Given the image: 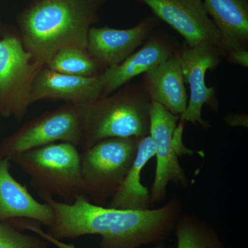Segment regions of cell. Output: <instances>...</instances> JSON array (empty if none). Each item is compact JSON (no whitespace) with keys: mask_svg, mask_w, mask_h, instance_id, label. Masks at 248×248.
<instances>
[{"mask_svg":"<svg viewBox=\"0 0 248 248\" xmlns=\"http://www.w3.org/2000/svg\"><path fill=\"white\" fill-rule=\"evenodd\" d=\"M40 196L54 212L48 234L61 241L99 235L100 248H138L161 244L174 231L182 215V204L177 198L159 208L130 210L91 203L84 195L77 196L72 203L58 202L48 194Z\"/></svg>","mask_w":248,"mask_h":248,"instance_id":"1","label":"cell"},{"mask_svg":"<svg viewBox=\"0 0 248 248\" xmlns=\"http://www.w3.org/2000/svg\"><path fill=\"white\" fill-rule=\"evenodd\" d=\"M103 0H40L23 15L21 40L32 61L46 66L66 48H87L91 26Z\"/></svg>","mask_w":248,"mask_h":248,"instance_id":"2","label":"cell"},{"mask_svg":"<svg viewBox=\"0 0 248 248\" xmlns=\"http://www.w3.org/2000/svg\"><path fill=\"white\" fill-rule=\"evenodd\" d=\"M151 102L140 82L126 84L106 97L76 105L83 149L106 139L141 138L149 135Z\"/></svg>","mask_w":248,"mask_h":248,"instance_id":"3","label":"cell"},{"mask_svg":"<svg viewBox=\"0 0 248 248\" xmlns=\"http://www.w3.org/2000/svg\"><path fill=\"white\" fill-rule=\"evenodd\" d=\"M67 142L47 146L14 155L10 161L30 178V184L39 193L58 196L72 203L84 195L81 175V155Z\"/></svg>","mask_w":248,"mask_h":248,"instance_id":"4","label":"cell"},{"mask_svg":"<svg viewBox=\"0 0 248 248\" xmlns=\"http://www.w3.org/2000/svg\"><path fill=\"white\" fill-rule=\"evenodd\" d=\"M139 139H106L81 155L85 195L97 205L105 203L118 190L136 156Z\"/></svg>","mask_w":248,"mask_h":248,"instance_id":"5","label":"cell"},{"mask_svg":"<svg viewBox=\"0 0 248 248\" xmlns=\"http://www.w3.org/2000/svg\"><path fill=\"white\" fill-rule=\"evenodd\" d=\"M58 141L82 146V129L75 104L66 103L23 124L0 143V157L10 159L14 155Z\"/></svg>","mask_w":248,"mask_h":248,"instance_id":"6","label":"cell"},{"mask_svg":"<svg viewBox=\"0 0 248 248\" xmlns=\"http://www.w3.org/2000/svg\"><path fill=\"white\" fill-rule=\"evenodd\" d=\"M43 67L32 61L20 37L4 36L0 40V112L20 122L31 106L32 82Z\"/></svg>","mask_w":248,"mask_h":248,"instance_id":"7","label":"cell"},{"mask_svg":"<svg viewBox=\"0 0 248 248\" xmlns=\"http://www.w3.org/2000/svg\"><path fill=\"white\" fill-rule=\"evenodd\" d=\"M176 55L180 61L184 81L189 85L190 99L179 120L202 125L208 128V122L202 118V108L208 105L213 110H218L216 90L208 87L205 77L207 71L218 66L223 58L221 50L216 46L200 45L190 47L184 44L178 48Z\"/></svg>","mask_w":248,"mask_h":248,"instance_id":"8","label":"cell"},{"mask_svg":"<svg viewBox=\"0 0 248 248\" xmlns=\"http://www.w3.org/2000/svg\"><path fill=\"white\" fill-rule=\"evenodd\" d=\"M179 116L173 115L161 104L151 102L150 132L156 158L154 182L150 196L151 203L164 200L170 183L187 187L188 180L178 159V150L173 141Z\"/></svg>","mask_w":248,"mask_h":248,"instance_id":"9","label":"cell"},{"mask_svg":"<svg viewBox=\"0 0 248 248\" xmlns=\"http://www.w3.org/2000/svg\"><path fill=\"white\" fill-rule=\"evenodd\" d=\"M146 5L161 22L184 37L190 47L213 45L219 48L221 35L202 0H136Z\"/></svg>","mask_w":248,"mask_h":248,"instance_id":"10","label":"cell"},{"mask_svg":"<svg viewBox=\"0 0 248 248\" xmlns=\"http://www.w3.org/2000/svg\"><path fill=\"white\" fill-rule=\"evenodd\" d=\"M160 24L161 21L153 15L143 17L130 29L91 27L86 50L104 71L120 64L136 51Z\"/></svg>","mask_w":248,"mask_h":248,"instance_id":"11","label":"cell"},{"mask_svg":"<svg viewBox=\"0 0 248 248\" xmlns=\"http://www.w3.org/2000/svg\"><path fill=\"white\" fill-rule=\"evenodd\" d=\"M169 37L155 29L141 48L120 64L104 70L101 74L102 97L112 94L135 77L144 74L173 56L178 48Z\"/></svg>","mask_w":248,"mask_h":248,"instance_id":"12","label":"cell"},{"mask_svg":"<svg viewBox=\"0 0 248 248\" xmlns=\"http://www.w3.org/2000/svg\"><path fill=\"white\" fill-rule=\"evenodd\" d=\"M101 74L91 78L72 76L45 66L39 71L32 82L31 105L42 100H62L78 105L102 97Z\"/></svg>","mask_w":248,"mask_h":248,"instance_id":"13","label":"cell"},{"mask_svg":"<svg viewBox=\"0 0 248 248\" xmlns=\"http://www.w3.org/2000/svg\"><path fill=\"white\" fill-rule=\"evenodd\" d=\"M11 163L8 158L0 157V221L24 218L51 226L53 210L48 204L36 200L15 179L10 172Z\"/></svg>","mask_w":248,"mask_h":248,"instance_id":"14","label":"cell"},{"mask_svg":"<svg viewBox=\"0 0 248 248\" xmlns=\"http://www.w3.org/2000/svg\"><path fill=\"white\" fill-rule=\"evenodd\" d=\"M142 84L152 102L161 104L173 115L179 117L186 110L188 99L176 53L144 73Z\"/></svg>","mask_w":248,"mask_h":248,"instance_id":"15","label":"cell"},{"mask_svg":"<svg viewBox=\"0 0 248 248\" xmlns=\"http://www.w3.org/2000/svg\"><path fill=\"white\" fill-rule=\"evenodd\" d=\"M204 6L221 35L225 58L232 50L248 48V0H203Z\"/></svg>","mask_w":248,"mask_h":248,"instance_id":"16","label":"cell"},{"mask_svg":"<svg viewBox=\"0 0 248 248\" xmlns=\"http://www.w3.org/2000/svg\"><path fill=\"white\" fill-rule=\"evenodd\" d=\"M155 155L154 143L151 136L148 135L139 139L138 151L133 164L107 207L130 210L150 209V191L142 185L141 174L142 170Z\"/></svg>","mask_w":248,"mask_h":248,"instance_id":"17","label":"cell"},{"mask_svg":"<svg viewBox=\"0 0 248 248\" xmlns=\"http://www.w3.org/2000/svg\"><path fill=\"white\" fill-rule=\"evenodd\" d=\"M174 231L176 248H226L214 227L196 215H181Z\"/></svg>","mask_w":248,"mask_h":248,"instance_id":"18","label":"cell"},{"mask_svg":"<svg viewBox=\"0 0 248 248\" xmlns=\"http://www.w3.org/2000/svg\"><path fill=\"white\" fill-rule=\"evenodd\" d=\"M46 66L63 74L89 78L99 76L104 71L86 49L79 48L62 49L54 55Z\"/></svg>","mask_w":248,"mask_h":248,"instance_id":"19","label":"cell"},{"mask_svg":"<svg viewBox=\"0 0 248 248\" xmlns=\"http://www.w3.org/2000/svg\"><path fill=\"white\" fill-rule=\"evenodd\" d=\"M49 244L40 236L23 233L9 221H0V248H47Z\"/></svg>","mask_w":248,"mask_h":248,"instance_id":"20","label":"cell"},{"mask_svg":"<svg viewBox=\"0 0 248 248\" xmlns=\"http://www.w3.org/2000/svg\"><path fill=\"white\" fill-rule=\"evenodd\" d=\"M10 223H12L14 226L20 231H25L32 232L35 233L37 236H40L42 239L46 240L49 244L53 245L54 246L58 248H78L73 244H67L63 242L61 240H58L48 234L46 232H45L42 228L39 226L38 224H36L34 222L31 221V220L24 219V218H16L9 221ZM153 248H166L164 244H158Z\"/></svg>","mask_w":248,"mask_h":248,"instance_id":"21","label":"cell"},{"mask_svg":"<svg viewBox=\"0 0 248 248\" xmlns=\"http://www.w3.org/2000/svg\"><path fill=\"white\" fill-rule=\"evenodd\" d=\"M225 58L231 64L248 68V48L238 49L229 52Z\"/></svg>","mask_w":248,"mask_h":248,"instance_id":"22","label":"cell"},{"mask_svg":"<svg viewBox=\"0 0 248 248\" xmlns=\"http://www.w3.org/2000/svg\"><path fill=\"white\" fill-rule=\"evenodd\" d=\"M223 122L227 125L232 128H236V127L248 128V116L247 114L232 112L225 116Z\"/></svg>","mask_w":248,"mask_h":248,"instance_id":"23","label":"cell"},{"mask_svg":"<svg viewBox=\"0 0 248 248\" xmlns=\"http://www.w3.org/2000/svg\"><path fill=\"white\" fill-rule=\"evenodd\" d=\"M0 115H1V112H0Z\"/></svg>","mask_w":248,"mask_h":248,"instance_id":"24","label":"cell"}]
</instances>
